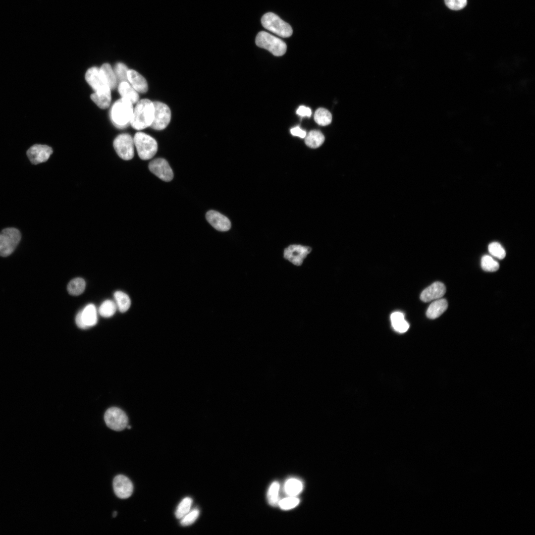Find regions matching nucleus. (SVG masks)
<instances>
[{"label":"nucleus","mask_w":535,"mask_h":535,"mask_svg":"<svg viewBox=\"0 0 535 535\" xmlns=\"http://www.w3.org/2000/svg\"><path fill=\"white\" fill-rule=\"evenodd\" d=\"M133 111V104L128 100L121 98L112 105L110 116L113 124L119 128H123L130 122Z\"/></svg>","instance_id":"7ed1b4c3"},{"label":"nucleus","mask_w":535,"mask_h":535,"mask_svg":"<svg viewBox=\"0 0 535 535\" xmlns=\"http://www.w3.org/2000/svg\"><path fill=\"white\" fill-rule=\"evenodd\" d=\"M116 310V306L111 300L105 301L100 306L99 312L103 317L108 318L114 315Z\"/></svg>","instance_id":"c85d7f7f"},{"label":"nucleus","mask_w":535,"mask_h":535,"mask_svg":"<svg viewBox=\"0 0 535 535\" xmlns=\"http://www.w3.org/2000/svg\"><path fill=\"white\" fill-rule=\"evenodd\" d=\"M53 152L52 148L47 145L35 144L27 150L26 154L32 164H37L46 161Z\"/></svg>","instance_id":"ddd939ff"},{"label":"nucleus","mask_w":535,"mask_h":535,"mask_svg":"<svg viewBox=\"0 0 535 535\" xmlns=\"http://www.w3.org/2000/svg\"><path fill=\"white\" fill-rule=\"evenodd\" d=\"M446 6L454 10H459L465 7L467 0H444Z\"/></svg>","instance_id":"c9c22d12"},{"label":"nucleus","mask_w":535,"mask_h":535,"mask_svg":"<svg viewBox=\"0 0 535 535\" xmlns=\"http://www.w3.org/2000/svg\"><path fill=\"white\" fill-rule=\"evenodd\" d=\"M113 488L115 495L120 499H126L132 495L133 485L131 481L126 476H116L113 481Z\"/></svg>","instance_id":"4468645a"},{"label":"nucleus","mask_w":535,"mask_h":535,"mask_svg":"<svg viewBox=\"0 0 535 535\" xmlns=\"http://www.w3.org/2000/svg\"><path fill=\"white\" fill-rule=\"evenodd\" d=\"M199 510L196 508L190 510L180 520V524L183 526H187L194 523L199 517Z\"/></svg>","instance_id":"f704fd0d"},{"label":"nucleus","mask_w":535,"mask_h":535,"mask_svg":"<svg viewBox=\"0 0 535 535\" xmlns=\"http://www.w3.org/2000/svg\"><path fill=\"white\" fill-rule=\"evenodd\" d=\"M21 235L14 227L4 228L0 232V256L6 257L10 255L19 244Z\"/></svg>","instance_id":"0eeeda50"},{"label":"nucleus","mask_w":535,"mask_h":535,"mask_svg":"<svg viewBox=\"0 0 535 535\" xmlns=\"http://www.w3.org/2000/svg\"><path fill=\"white\" fill-rule=\"evenodd\" d=\"M206 216L208 221L218 231H226L231 228V222L229 219L218 212L209 211Z\"/></svg>","instance_id":"dca6fc26"},{"label":"nucleus","mask_w":535,"mask_h":535,"mask_svg":"<svg viewBox=\"0 0 535 535\" xmlns=\"http://www.w3.org/2000/svg\"><path fill=\"white\" fill-rule=\"evenodd\" d=\"M85 79L95 92L91 94L92 100L99 103L111 101V89L102 76L99 68L92 67L88 69Z\"/></svg>","instance_id":"f257e3e1"},{"label":"nucleus","mask_w":535,"mask_h":535,"mask_svg":"<svg viewBox=\"0 0 535 535\" xmlns=\"http://www.w3.org/2000/svg\"><path fill=\"white\" fill-rule=\"evenodd\" d=\"M118 90L122 98L129 100L133 104L139 101V96L137 92L127 81L120 82Z\"/></svg>","instance_id":"6ab92c4d"},{"label":"nucleus","mask_w":535,"mask_h":535,"mask_svg":"<svg viewBox=\"0 0 535 535\" xmlns=\"http://www.w3.org/2000/svg\"><path fill=\"white\" fill-rule=\"evenodd\" d=\"M133 139L138 156L142 160L151 159L156 154L158 144L151 136L144 132H138L135 134Z\"/></svg>","instance_id":"20e7f679"},{"label":"nucleus","mask_w":535,"mask_h":535,"mask_svg":"<svg viewBox=\"0 0 535 535\" xmlns=\"http://www.w3.org/2000/svg\"><path fill=\"white\" fill-rule=\"evenodd\" d=\"M154 117L151 127L156 130L165 129L171 119V111L167 105L159 101L153 102Z\"/></svg>","instance_id":"9d476101"},{"label":"nucleus","mask_w":535,"mask_h":535,"mask_svg":"<svg viewBox=\"0 0 535 535\" xmlns=\"http://www.w3.org/2000/svg\"><path fill=\"white\" fill-rule=\"evenodd\" d=\"M99 70L110 89H114L116 86L117 80L113 69L108 63H104L99 68Z\"/></svg>","instance_id":"4be33fe9"},{"label":"nucleus","mask_w":535,"mask_h":535,"mask_svg":"<svg viewBox=\"0 0 535 535\" xmlns=\"http://www.w3.org/2000/svg\"><path fill=\"white\" fill-rule=\"evenodd\" d=\"M153 102L147 99L139 100L133 109L130 124L138 130L144 129L152 124L154 117Z\"/></svg>","instance_id":"f03ea898"},{"label":"nucleus","mask_w":535,"mask_h":535,"mask_svg":"<svg viewBox=\"0 0 535 535\" xmlns=\"http://www.w3.org/2000/svg\"><path fill=\"white\" fill-rule=\"evenodd\" d=\"M296 113L297 114L302 117H310L312 114V111L311 109L309 107H307L303 106H301L299 107V108L296 111Z\"/></svg>","instance_id":"e433bc0d"},{"label":"nucleus","mask_w":535,"mask_h":535,"mask_svg":"<svg viewBox=\"0 0 535 535\" xmlns=\"http://www.w3.org/2000/svg\"><path fill=\"white\" fill-rule=\"evenodd\" d=\"M390 320L393 329L398 332L404 333L409 328V323L405 320L404 314L400 312L392 313Z\"/></svg>","instance_id":"aec40b11"},{"label":"nucleus","mask_w":535,"mask_h":535,"mask_svg":"<svg viewBox=\"0 0 535 535\" xmlns=\"http://www.w3.org/2000/svg\"><path fill=\"white\" fill-rule=\"evenodd\" d=\"M114 149L118 156L124 160H130L134 155V139L129 134L118 135L114 140Z\"/></svg>","instance_id":"6e6552de"},{"label":"nucleus","mask_w":535,"mask_h":535,"mask_svg":"<svg viewBox=\"0 0 535 535\" xmlns=\"http://www.w3.org/2000/svg\"><path fill=\"white\" fill-rule=\"evenodd\" d=\"M149 168L153 173L164 181H170L173 177L172 169L164 159L153 160L150 162Z\"/></svg>","instance_id":"f8f14e48"},{"label":"nucleus","mask_w":535,"mask_h":535,"mask_svg":"<svg viewBox=\"0 0 535 535\" xmlns=\"http://www.w3.org/2000/svg\"><path fill=\"white\" fill-rule=\"evenodd\" d=\"M445 292L446 287L443 283L439 281L434 282L422 291L420 299L424 302H430L440 299Z\"/></svg>","instance_id":"2eb2a0df"},{"label":"nucleus","mask_w":535,"mask_h":535,"mask_svg":"<svg viewBox=\"0 0 535 535\" xmlns=\"http://www.w3.org/2000/svg\"><path fill=\"white\" fill-rule=\"evenodd\" d=\"M303 489L302 482L296 479L292 478L288 480L284 485V489L286 493L291 496H295L299 494Z\"/></svg>","instance_id":"b1692460"},{"label":"nucleus","mask_w":535,"mask_h":535,"mask_svg":"<svg viewBox=\"0 0 535 535\" xmlns=\"http://www.w3.org/2000/svg\"><path fill=\"white\" fill-rule=\"evenodd\" d=\"M312 250V248L309 246L299 244L290 245L284 250L283 258L293 265L300 266Z\"/></svg>","instance_id":"9b49d317"},{"label":"nucleus","mask_w":535,"mask_h":535,"mask_svg":"<svg viewBox=\"0 0 535 535\" xmlns=\"http://www.w3.org/2000/svg\"><path fill=\"white\" fill-rule=\"evenodd\" d=\"M448 303L445 299H438L433 302L428 307L427 317L430 319H435L440 316L447 309Z\"/></svg>","instance_id":"a211bd4d"},{"label":"nucleus","mask_w":535,"mask_h":535,"mask_svg":"<svg viewBox=\"0 0 535 535\" xmlns=\"http://www.w3.org/2000/svg\"><path fill=\"white\" fill-rule=\"evenodd\" d=\"M114 297L119 311L121 313L127 311L131 305L129 296L122 291H117L114 293Z\"/></svg>","instance_id":"bb28decb"},{"label":"nucleus","mask_w":535,"mask_h":535,"mask_svg":"<svg viewBox=\"0 0 535 535\" xmlns=\"http://www.w3.org/2000/svg\"><path fill=\"white\" fill-rule=\"evenodd\" d=\"M299 499L295 496H289L278 501V505L283 510H289L295 507L299 503Z\"/></svg>","instance_id":"72a5a7b5"},{"label":"nucleus","mask_w":535,"mask_h":535,"mask_svg":"<svg viewBox=\"0 0 535 535\" xmlns=\"http://www.w3.org/2000/svg\"><path fill=\"white\" fill-rule=\"evenodd\" d=\"M306 145L310 148L315 149L320 147L323 143L325 138L319 130H311L305 137Z\"/></svg>","instance_id":"5701e85b"},{"label":"nucleus","mask_w":535,"mask_h":535,"mask_svg":"<svg viewBox=\"0 0 535 535\" xmlns=\"http://www.w3.org/2000/svg\"><path fill=\"white\" fill-rule=\"evenodd\" d=\"M488 251L494 257L502 260L506 256V252L503 247L498 242L491 243L488 247Z\"/></svg>","instance_id":"2f4dec72"},{"label":"nucleus","mask_w":535,"mask_h":535,"mask_svg":"<svg viewBox=\"0 0 535 535\" xmlns=\"http://www.w3.org/2000/svg\"><path fill=\"white\" fill-rule=\"evenodd\" d=\"M314 119L319 125L326 126L331 122L332 115L328 110L321 107L318 108L315 111Z\"/></svg>","instance_id":"393cba45"},{"label":"nucleus","mask_w":535,"mask_h":535,"mask_svg":"<svg viewBox=\"0 0 535 535\" xmlns=\"http://www.w3.org/2000/svg\"><path fill=\"white\" fill-rule=\"evenodd\" d=\"M127 80L131 86L140 93H146L148 86L145 78L139 73L133 69H129L127 72Z\"/></svg>","instance_id":"f3484780"},{"label":"nucleus","mask_w":535,"mask_h":535,"mask_svg":"<svg viewBox=\"0 0 535 535\" xmlns=\"http://www.w3.org/2000/svg\"><path fill=\"white\" fill-rule=\"evenodd\" d=\"M82 319L87 328L95 325L97 322V316L94 305L90 304L82 311Z\"/></svg>","instance_id":"412c9836"},{"label":"nucleus","mask_w":535,"mask_h":535,"mask_svg":"<svg viewBox=\"0 0 535 535\" xmlns=\"http://www.w3.org/2000/svg\"><path fill=\"white\" fill-rule=\"evenodd\" d=\"M193 500L191 498L186 497L183 498L178 504L176 511L175 516L180 519L188 513L191 510Z\"/></svg>","instance_id":"cd10ccee"},{"label":"nucleus","mask_w":535,"mask_h":535,"mask_svg":"<svg viewBox=\"0 0 535 535\" xmlns=\"http://www.w3.org/2000/svg\"><path fill=\"white\" fill-rule=\"evenodd\" d=\"M82 311H79L76 317V323L77 326L81 329H86L87 327L84 324L82 319Z\"/></svg>","instance_id":"58836bf2"},{"label":"nucleus","mask_w":535,"mask_h":535,"mask_svg":"<svg viewBox=\"0 0 535 535\" xmlns=\"http://www.w3.org/2000/svg\"><path fill=\"white\" fill-rule=\"evenodd\" d=\"M112 515H113V517H115L116 516V515H117V512H116V511H114V512L113 513V514H112Z\"/></svg>","instance_id":"ea45409f"},{"label":"nucleus","mask_w":535,"mask_h":535,"mask_svg":"<svg viewBox=\"0 0 535 535\" xmlns=\"http://www.w3.org/2000/svg\"><path fill=\"white\" fill-rule=\"evenodd\" d=\"M481 267L486 271L494 272L499 268V264L491 257L486 255L482 258Z\"/></svg>","instance_id":"c756f323"},{"label":"nucleus","mask_w":535,"mask_h":535,"mask_svg":"<svg viewBox=\"0 0 535 535\" xmlns=\"http://www.w3.org/2000/svg\"><path fill=\"white\" fill-rule=\"evenodd\" d=\"M255 43L258 47L267 50L275 56L283 55L287 49L284 41L265 31H261L257 34Z\"/></svg>","instance_id":"423d86ee"},{"label":"nucleus","mask_w":535,"mask_h":535,"mask_svg":"<svg viewBox=\"0 0 535 535\" xmlns=\"http://www.w3.org/2000/svg\"><path fill=\"white\" fill-rule=\"evenodd\" d=\"M290 132L292 135L298 136L301 138H305L307 135L306 131L302 130L299 126H296L291 129Z\"/></svg>","instance_id":"4c0bfd02"},{"label":"nucleus","mask_w":535,"mask_h":535,"mask_svg":"<svg viewBox=\"0 0 535 535\" xmlns=\"http://www.w3.org/2000/svg\"><path fill=\"white\" fill-rule=\"evenodd\" d=\"M116 79L120 82L127 81V67L123 63L118 62L115 64L113 68Z\"/></svg>","instance_id":"473e14b6"},{"label":"nucleus","mask_w":535,"mask_h":535,"mask_svg":"<svg viewBox=\"0 0 535 535\" xmlns=\"http://www.w3.org/2000/svg\"><path fill=\"white\" fill-rule=\"evenodd\" d=\"M104 419L107 426L115 431H121L128 425V418L126 414L116 407L109 408L106 412Z\"/></svg>","instance_id":"1a4fd4ad"},{"label":"nucleus","mask_w":535,"mask_h":535,"mask_svg":"<svg viewBox=\"0 0 535 535\" xmlns=\"http://www.w3.org/2000/svg\"><path fill=\"white\" fill-rule=\"evenodd\" d=\"M279 484L277 482L272 483L270 486L267 498L269 504L275 506L278 503V491Z\"/></svg>","instance_id":"7c9ffc66"},{"label":"nucleus","mask_w":535,"mask_h":535,"mask_svg":"<svg viewBox=\"0 0 535 535\" xmlns=\"http://www.w3.org/2000/svg\"><path fill=\"white\" fill-rule=\"evenodd\" d=\"M261 22L265 29L282 38L289 37L292 34L291 26L272 12L265 14Z\"/></svg>","instance_id":"39448f33"},{"label":"nucleus","mask_w":535,"mask_h":535,"mask_svg":"<svg viewBox=\"0 0 535 535\" xmlns=\"http://www.w3.org/2000/svg\"><path fill=\"white\" fill-rule=\"evenodd\" d=\"M85 280L80 277L71 280L67 285V290L72 295L77 296L82 294L85 288Z\"/></svg>","instance_id":"a878e982"}]
</instances>
